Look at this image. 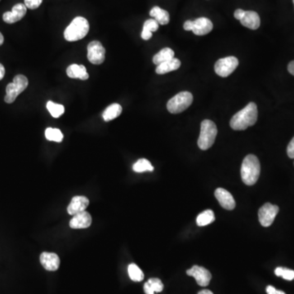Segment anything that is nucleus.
Returning a JSON list of instances; mask_svg holds the SVG:
<instances>
[{
    "instance_id": "obj_1",
    "label": "nucleus",
    "mask_w": 294,
    "mask_h": 294,
    "mask_svg": "<svg viewBox=\"0 0 294 294\" xmlns=\"http://www.w3.org/2000/svg\"><path fill=\"white\" fill-rule=\"evenodd\" d=\"M257 107L254 102H250L243 110L231 118L230 125L231 129L237 131H241L248 129V127L253 126L257 120Z\"/></svg>"
},
{
    "instance_id": "obj_2",
    "label": "nucleus",
    "mask_w": 294,
    "mask_h": 294,
    "mask_svg": "<svg viewBox=\"0 0 294 294\" xmlns=\"http://www.w3.org/2000/svg\"><path fill=\"white\" fill-rule=\"evenodd\" d=\"M261 165L257 157L253 154H248L244 158L241 165L242 181L247 186H253L260 177Z\"/></svg>"
},
{
    "instance_id": "obj_3",
    "label": "nucleus",
    "mask_w": 294,
    "mask_h": 294,
    "mask_svg": "<svg viewBox=\"0 0 294 294\" xmlns=\"http://www.w3.org/2000/svg\"><path fill=\"white\" fill-rule=\"evenodd\" d=\"M89 31V23L83 16H77L64 31L66 40L74 42L83 39Z\"/></svg>"
},
{
    "instance_id": "obj_4",
    "label": "nucleus",
    "mask_w": 294,
    "mask_h": 294,
    "mask_svg": "<svg viewBox=\"0 0 294 294\" xmlns=\"http://www.w3.org/2000/svg\"><path fill=\"white\" fill-rule=\"evenodd\" d=\"M218 134L216 124L209 120H205L201 123L200 138L198 139V146L200 149L206 150L214 145Z\"/></svg>"
},
{
    "instance_id": "obj_5",
    "label": "nucleus",
    "mask_w": 294,
    "mask_h": 294,
    "mask_svg": "<svg viewBox=\"0 0 294 294\" xmlns=\"http://www.w3.org/2000/svg\"><path fill=\"white\" fill-rule=\"evenodd\" d=\"M193 102V96L191 92H181L171 98L167 104V109L172 114L183 112Z\"/></svg>"
},
{
    "instance_id": "obj_6",
    "label": "nucleus",
    "mask_w": 294,
    "mask_h": 294,
    "mask_svg": "<svg viewBox=\"0 0 294 294\" xmlns=\"http://www.w3.org/2000/svg\"><path fill=\"white\" fill-rule=\"evenodd\" d=\"M28 79L25 75L17 74L14 77L13 82L7 84L6 87L5 102L11 104L15 101L16 97L27 87Z\"/></svg>"
},
{
    "instance_id": "obj_7",
    "label": "nucleus",
    "mask_w": 294,
    "mask_h": 294,
    "mask_svg": "<svg viewBox=\"0 0 294 294\" xmlns=\"http://www.w3.org/2000/svg\"><path fill=\"white\" fill-rule=\"evenodd\" d=\"M183 27L185 30H192L195 35L201 36L211 32L214 25L209 19L206 17H200L195 21H186L184 23Z\"/></svg>"
},
{
    "instance_id": "obj_8",
    "label": "nucleus",
    "mask_w": 294,
    "mask_h": 294,
    "mask_svg": "<svg viewBox=\"0 0 294 294\" xmlns=\"http://www.w3.org/2000/svg\"><path fill=\"white\" fill-rule=\"evenodd\" d=\"M239 65V61L234 57H227V58H220L215 64L214 69L217 74L220 77H227L230 75L234 70L236 69Z\"/></svg>"
},
{
    "instance_id": "obj_9",
    "label": "nucleus",
    "mask_w": 294,
    "mask_h": 294,
    "mask_svg": "<svg viewBox=\"0 0 294 294\" xmlns=\"http://www.w3.org/2000/svg\"><path fill=\"white\" fill-rule=\"evenodd\" d=\"M279 209L277 205H271V203H267L262 206L258 211V219L262 226L268 227L273 223L276 215L278 214Z\"/></svg>"
},
{
    "instance_id": "obj_10",
    "label": "nucleus",
    "mask_w": 294,
    "mask_h": 294,
    "mask_svg": "<svg viewBox=\"0 0 294 294\" xmlns=\"http://www.w3.org/2000/svg\"><path fill=\"white\" fill-rule=\"evenodd\" d=\"M106 49L97 40L91 42L87 45V59L92 64L101 65L105 61Z\"/></svg>"
},
{
    "instance_id": "obj_11",
    "label": "nucleus",
    "mask_w": 294,
    "mask_h": 294,
    "mask_svg": "<svg viewBox=\"0 0 294 294\" xmlns=\"http://www.w3.org/2000/svg\"><path fill=\"white\" fill-rule=\"evenodd\" d=\"M186 274L190 276H193L196 279L198 285L202 287H206L209 285L212 279V275L205 267L193 266L191 269L186 271Z\"/></svg>"
},
{
    "instance_id": "obj_12",
    "label": "nucleus",
    "mask_w": 294,
    "mask_h": 294,
    "mask_svg": "<svg viewBox=\"0 0 294 294\" xmlns=\"http://www.w3.org/2000/svg\"><path fill=\"white\" fill-rule=\"evenodd\" d=\"M27 12V7L24 3H16L12 7V11L6 12L2 15V20L7 24L16 23L23 18Z\"/></svg>"
},
{
    "instance_id": "obj_13",
    "label": "nucleus",
    "mask_w": 294,
    "mask_h": 294,
    "mask_svg": "<svg viewBox=\"0 0 294 294\" xmlns=\"http://www.w3.org/2000/svg\"><path fill=\"white\" fill-rule=\"evenodd\" d=\"M215 197L219 200L220 206L226 210H233L235 208V201L232 195L225 189H217L215 191Z\"/></svg>"
},
{
    "instance_id": "obj_14",
    "label": "nucleus",
    "mask_w": 294,
    "mask_h": 294,
    "mask_svg": "<svg viewBox=\"0 0 294 294\" xmlns=\"http://www.w3.org/2000/svg\"><path fill=\"white\" fill-rule=\"evenodd\" d=\"M88 205L89 200L85 196H74L67 208V212L70 215L74 216L75 214L85 211Z\"/></svg>"
},
{
    "instance_id": "obj_15",
    "label": "nucleus",
    "mask_w": 294,
    "mask_h": 294,
    "mask_svg": "<svg viewBox=\"0 0 294 294\" xmlns=\"http://www.w3.org/2000/svg\"><path fill=\"white\" fill-rule=\"evenodd\" d=\"M40 262L47 271H55L60 267V258L56 253L44 252L40 255Z\"/></svg>"
},
{
    "instance_id": "obj_16",
    "label": "nucleus",
    "mask_w": 294,
    "mask_h": 294,
    "mask_svg": "<svg viewBox=\"0 0 294 294\" xmlns=\"http://www.w3.org/2000/svg\"><path fill=\"white\" fill-rule=\"evenodd\" d=\"M92 224V217L87 212L84 211L74 215L70 221V226L72 229H85Z\"/></svg>"
},
{
    "instance_id": "obj_17",
    "label": "nucleus",
    "mask_w": 294,
    "mask_h": 294,
    "mask_svg": "<svg viewBox=\"0 0 294 294\" xmlns=\"http://www.w3.org/2000/svg\"><path fill=\"white\" fill-rule=\"evenodd\" d=\"M240 23L251 30H257L261 24L259 15L253 11H245L244 16L240 20Z\"/></svg>"
},
{
    "instance_id": "obj_18",
    "label": "nucleus",
    "mask_w": 294,
    "mask_h": 294,
    "mask_svg": "<svg viewBox=\"0 0 294 294\" xmlns=\"http://www.w3.org/2000/svg\"><path fill=\"white\" fill-rule=\"evenodd\" d=\"M67 75L72 78H80L82 80H87L89 75L87 74L86 67L83 65L72 64L67 70Z\"/></svg>"
},
{
    "instance_id": "obj_19",
    "label": "nucleus",
    "mask_w": 294,
    "mask_h": 294,
    "mask_svg": "<svg viewBox=\"0 0 294 294\" xmlns=\"http://www.w3.org/2000/svg\"><path fill=\"white\" fill-rule=\"evenodd\" d=\"M180 67H181L180 60L177 58H172V60L163 62L162 64L157 66L155 72L158 74H164L173 71H177V69H179Z\"/></svg>"
},
{
    "instance_id": "obj_20",
    "label": "nucleus",
    "mask_w": 294,
    "mask_h": 294,
    "mask_svg": "<svg viewBox=\"0 0 294 294\" xmlns=\"http://www.w3.org/2000/svg\"><path fill=\"white\" fill-rule=\"evenodd\" d=\"M149 15L159 23V25H167L170 21L169 13L166 10L162 9L158 6H155L150 10Z\"/></svg>"
},
{
    "instance_id": "obj_21",
    "label": "nucleus",
    "mask_w": 294,
    "mask_h": 294,
    "mask_svg": "<svg viewBox=\"0 0 294 294\" xmlns=\"http://www.w3.org/2000/svg\"><path fill=\"white\" fill-rule=\"evenodd\" d=\"M122 110V106H120V104H112V105L109 106L106 110H104L103 114H102L103 120L106 122H109V121L115 120L121 115Z\"/></svg>"
},
{
    "instance_id": "obj_22",
    "label": "nucleus",
    "mask_w": 294,
    "mask_h": 294,
    "mask_svg": "<svg viewBox=\"0 0 294 294\" xmlns=\"http://www.w3.org/2000/svg\"><path fill=\"white\" fill-rule=\"evenodd\" d=\"M159 29V23L154 19L147 20L143 25V32H142V39L144 40H149L152 37V32L156 31Z\"/></svg>"
},
{
    "instance_id": "obj_23",
    "label": "nucleus",
    "mask_w": 294,
    "mask_h": 294,
    "mask_svg": "<svg viewBox=\"0 0 294 294\" xmlns=\"http://www.w3.org/2000/svg\"><path fill=\"white\" fill-rule=\"evenodd\" d=\"M174 58V52L172 49L169 48H164L162 50L159 51V53L155 54L153 58V62L154 65L162 64L163 62H168Z\"/></svg>"
},
{
    "instance_id": "obj_24",
    "label": "nucleus",
    "mask_w": 294,
    "mask_h": 294,
    "mask_svg": "<svg viewBox=\"0 0 294 294\" xmlns=\"http://www.w3.org/2000/svg\"><path fill=\"white\" fill-rule=\"evenodd\" d=\"M214 220H215V215L214 212L210 209H208L199 214V216L196 219V223L199 226H205L214 222Z\"/></svg>"
},
{
    "instance_id": "obj_25",
    "label": "nucleus",
    "mask_w": 294,
    "mask_h": 294,
    "mask_svg": "<svg viewBox=\"0 0 294 294\" xmlns=\"http://www.w3.org/2000/svg\"><path fill=\"white\" fill-rule=\"evenodd\" d=\"M128 272L129 277L134 282H141L144 280V274L143 271L134 263L129 265Z\"/></svg>"
},
{
    "instance_id": "obj_26",
    "label": "nucleus",
    "mask_w": 294,
    "mask_h": 294,
    "mask_svg": "<svg viewBox=\"0 0 294 294\" xmlns=\"http://www.w3.org/2000/svg\"><path fill=\"white\" fill-rule=\"evenodd\" d=\"M133 169L136 172H152L154 170V167L151 165L149 160L140 159L134 163Z\"/></svg>"
},
{
    "instance_id": "obj_27",
    "label": "nucleus",
    "mask_w": 294,
    "mask_h": 294,
    "mask_svg": "<svg viewBox=\"0 0 294 294\" xmlns=\"http://www.w3.org/2000/svg\"><path fill=\"white\" fill-rule=\"evenodd\" d=\"M46 106L53 117L59 118L61 115L64 114L65 107L61 104H57L53 101H49L47 102Z\"/></svg>"
},
{
    "instance_id": "obj_28",
    "label": "nucleus",
    "mask_w": 294,
    "mask_h": 294,
    "mask_svg": "<svg viewBox=\"0 0 294 294\" xmlns=\"http://www.w3.org/2000/svg\"><path fill=\"white\" fill-rule=\"evenodd\" d=\"M45 137L48 140L55 142V143H61L64 138L60 129H53V128H48L45 130Z\"/></svg>"
},
{
    "instance_id": "obj_29",
    "label": "nucleus",
    "mask_w": 294,
    "mask_h": 294,
    "mask_svg": "<svg viewBox=\"0 0 294 294\" xmlns=\"http://www.w3.org/2000/svg\"><path fill=\"white\" fill-rule=\"evenodd\" d=\"M275 274L277 276H281L286 281H293L294 280V271L293 270L283 268V267H277L275 270Z\"/></svg>"
},
{
    "instance_id": "obj_30",
    "label": "nucleus",
    "mask_w": 294,
    "mask_h": 294,
    "mask_svg": "<svg viewBox=\"0 0 294 294\" xmlns=\"http://www.w3.org/2000/svg\"><path fill=\"white\" fill-rule=\"evenodd\" d=\"M149 287L151 289L154 293H160L163 291V285L162 281L159 279L152 278L149 279V281H147Z\"/></svg>"
},
{
    "instance_id": "obj_31",
    "label": "nucleus",
    "mask_w": 294,
    "mask_h": 294,
    "mask_svg": "<svg viewBox=\"0 0 294 294\" xmlns=\"http://www.w3.org/2000/svg\"><path fill=\"white\" fill-rule=\"evenodd\" d=\"M25 1V7L30 9H36L41 5L43 0H24Z\"/></svg>"
},
{
    "instance_id": "obj_32",
    "label": "nucleus",
    "mask_w": 294,
    "mask_h": 294,
    "mask_svg": "<svg viewBox=\"0 0 294 294\" xmlns=\"http://www.w3.org/2000/svg\"><path fill=\"white\" fill-rule=\"evenodd\" d=\"M287 154L290 158L294 159V138H293L287 147Z\"/></svg>"
},
{
    "instance_id": "obj_33",
    "label": "nucleus",
    "mask_w": 294,
    "mask_h": 294,
    "mask_svg": "<svg viewBox=\"0 0 294 294\" xmlns=\"http://www.w3.org/2000/svg\"><path fill=\"white\" fill-rule=\"evenodd\" d=\"M267 294H285V292L276 290L273 286H271V285H270V286H267Z\"/></svg>"
},
{
    "instance_id": "obj_34",
    "label": "nucleus",
    "mask_w": 294,
    "mask_h": 294,
    "mask_svg": "<svg viewBox=\"0 0 294 294\" xmlns=\"http://www.w3.org/2000/svg\"><path fill=\"white\" fill-rule=\"evenodd\" d=\"M244 13H245V11H244V10L237 9L235 10V12H234V17H235V19L240 21V20L243 18V16H244Z\"/></svg>"
},
{
    "instance_id": "obj_35",
    "label": "nucleus",
    "mask_w": 294,
    "mask_h": 294,
    "mask_svg": "<svg viewBox=\"0 0 294 294\" xmlns=\"http://www.w3.org/2000/svg\"><path fill=\"white\" fill-rule=\"evenodd\" d=\"M144 291H145L146 294H154V291L150 289L147 282L144 285Z\"/></svg>"
},
{
    "instance_id": "obj_36",
    "label": "nucleus",
    "mask_w": 294,
    "mask_h": 294,
    "mask_svg": "<svg viewBox=\"0 0 294 294\" xmlns=\"http://www.w3.org/2000/svg\"><path fill=\"white\" fill-rule=\"evenodd\" d=\"M288 71H289V72H290L291 74L294 75V61L290 62L289 66H288Z\"/></svg>"
},
{
    "instance_id": "obj_37",
    "label": "nucleus",
    "mask_w": 294,
    "mask_h": 294,
    "mask_svg": "<svg viewBox=\"0 0 294 294\" xmlns=\"http://www.w3.org/2000/svg\"><path fill=\"white\" fill-rule=\"evenodd\" d=\"M5 68L1 63H0V80H2V78L4 77Z\"/></svg>"
},
{
    "instance_id": "obj_38",
    "label": "nucleus",
    "mask_w": 294,
    "mask_h": 294,
    "mask_svg": "<svg viewBox=\"0 0 294 294\" xmlns=\"http://www.w3.org/2000/svg\"><path fill=\"white\" fill-rule=\"evenodd\" d=\"M198 294H214L213 292H211L210 290H204L202 291H200V292L198 293Z\"/></svg>"
},
{
    "instance_id": "obj_39",
    "label": "nucleus",
    "mask_w": 294,
    "mask_h": 294,
    "mask_svg": "<svg viewBox=\"0 0 294 294\" xmlns=\"http://www.w3.org/2000/svg\"><path fill=\"white\" fill-rule=\"evenodd\" d=\"M3 42H4V38H3V35H2V33L0 32V46L3 44Z\"/></svg>"
},
{
    "instance_id": "obj_40",
    "label": "nucleus",
    "mask_w": 294,
    "mask_h": 294,
    "mask_svg": "<svg viewBox=\"0 0 294 294\" xmlns=\"http://www.w3.org/2000/svg\"></svg>"
}]
</instances>
